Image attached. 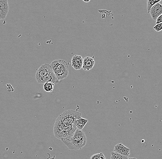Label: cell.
<instances>
[{"label":"cell","mask_w":162,"mask_h":159,"mask_svg":"<svg viewBox=\"0 0 162 159\" xmlns=\"http://www.w3.org/2000/svg\"><path fill=\"white\" fill-rule=\"evenodd\" d=\"M60 140L69 150H79L86 145L87 139L84 132L76 129L72 136Z\"/></svg>","instance_id":"6da1fadb"},{"label":"cell","mask_w":162,"mask_h":159,"mask_svg":"<svg viewBox=\"0 0 162 159\" xmlns=\"http://www.w3.org/2000/svg\"><path fill=\"white\" fill-rule=\"evenodd\" d=\"M76 129L73 125L62 122L56 119L54 125V133L57 138L60 140L69 138L73 135Z\"/></svg>","instance_id":"7a4b0ae2"},{"label":"cell","mask_w":162,"mask_h":159,"mask_svg":"<svg viewBox=\"0 0 162 159\" xmlns=\"http://www.w3.org/2000/svg\"><path fill=\"white\" fill-rule=\"evenodd\" d=\"M81 116V114L77 111L67 110L60 115L57 119L62 122L73 126L75 121L80 118Z\"/></svg>","instance_id":"3957f363"},{"label":"cell","mask_w":162,"mask_h":159,"mask_svg":"<svg viewBox=\"0 0 162 159\" xmlns=\"http://www.w3.org/2000/svg\"><path fill=\"white\" fill-rule=\"evenodd\" d=\"M53 71V69L50 64L47 63L41 65L37 70V72L35 74L36 79L46 76Z\"/></svg>","instance_id":"277c9868"},{"label":"cell","mask_w":162,"mask_h":159,"mask_svg":"<svg viewBox=\"0 0 162 159\" xmlns=\"http://www.w3.org/2000/svg\"><path fill=\"white\" fill-rule=\"evenodd\" d=\"M50 65L52 69L58 68L69 73L68 63L65 61L60 59L55 60L52 62Z\"/></svg>","instance_id":"5b68a950"},{"label":"cell","mask_w":162,"mask_h":159,"mask_svg":"<svg viewBox=\"0 0 162 159\" xmlns=\"http://www.w3.org/2000/svg\"><path fill=\"white\" fill-rule=\"evenodd\" d=\"M151 17L153 18V20H156L157 18L159 16L161 15L162 14V5L160 3H157L154 5V6L151 8L150 12Z\"/></svg>","instance_id":"8992f818"},{"label":"cell","mask_w":162,"mask_h":159,"mask_svg":"<svg viewBox=\"0 0 162 159\" xmlns=\"http://www.w3.org/2000/svg\"><path fill=\"white\" fill-rule=\"evenodd\" d=\"M130 150L129 148L126 147L123 144L120 143L115 145L114 148V152L125 157H129Z\"/></svg>","instance_id":"52a82bcc"},{"label":"cell","mask_w":162,"mask_h":159,"mask_svg":"<svg viewBox=\"0 0 162 159\" xmlns=\"http://www.w3.org/2000/svg\"><path fill=\"white\" fill-rule=\"evenodd\" d=\"M37 82L40 84H44V83L49 82V83H55L56 82L57 78L55 75L54 73V72H52L48 74L46 76L38 78L36 79Z\"/></svg>","instance_id":"ba28073f"},{"label":"cell","mask_w":162,"mask_h":159,"mask_svg":"<svg viewBox=\"0 0 162 159\" xmlns=\"http://www.w3.org/2000/svg\"><path fill=\"white\" fill-rule=\"evenodd\" d=\"M83 58L81 56L75 55L71 59V66L76 70L82 68Z\"/></svg>","instance_id":"9c48e42d"},{"label":"cell","mask_w":162,"mask_h":159,"mask_svg":"<svg viewBox=\"0 0 162 159\" xmlns=\"http://www.w3.org/2000/svg\"><path fill=\"white\" fill-rule=\"evenodd\" d=\"M95 64L94 58L87 57L83 59L82 68L85 71H89L92 69Z\"/></svg>","instance_id":"30bf717a"},{"label":"cell","mask_w":162,"mask_h":159,"mask_svg":"<svg viewBox=\"0 0 162 159\" xmlns=\"http://www.w3.org/2000/svg\"><path fill=\"white\" fill-rule=\"evenodd\" d=\"M52 69L55 75L57 80L58 81H60L63 79H65L68 76V72H65L59 69L58 68H53Z\"/></svg>","instance_id":"8fae6325"},{"label":"cell","mask_w":162,"mask_h":159,"mask_svg":"<svg viewBox=\"0 0 162 159\" xmlns=\"http://www.w3.org/2000/svg\"><path fill=\"white\" fill-rule=\"evenodd\" d=\"M88 121L86 119L81 117L75 121L73 126L76 129L82 130V128L84 127L85 125L88 123Z\"/></svg>","instance_id":"7c38bea8"},{"label":"cell","mask_w":162,"mask_h":159,"mask_svg":"<svg viewBox=\"0 0 162 159\" xmlns=\"http://www.w3.org/2000/svg\"><path fill=\"white\" fill-rule=\"evenodd\" d=\"M55 86V83L47 82L44 84L43 89L47 92H51L53 91Z\"/></svg>","instance_id":"4fadbf2b"},{"label":"cell","mask_w":162,"mask_h":159,"mask_svg":"<svg viewBox=\"0 0 162 159\" xmlns=\"http://www.w3.org/2000/svg\"><path fill=\"white\" fill-rule=\"evenodd\" d=\"M161 1V0H148L147 1V10L148 13H149L151 8L157 3L160 2Z\"/></svg>","instance_id":"5bb4252c"},{"label":"cell","mask_w":162,"mask_h":159,"mask_svg":"<svg viewBox=\"0 0 162 159\" xmlns=\"http://www.w3.org/2000/svg\"><path fill=\"white\" fill-rule=\"evenodd\" d=\"M0 9L9 10V7L7 0H0Z\"/></svg>","instance_id":"9a60e30c"},{"label":"cell","mask_w":162,"mask_h":159,"mask_svg":"<svg viewBox=\"0 0 162 159\" xmlns=\"http://www.w3.org/2000/svg\"><path fill=\"white\" fill-rule=\"evenodd\" d=\"M128 158L114 152H111V159H128Z\"/></svg>","instance_id":"2e32d148"},{"label":"cell","mask_w":162,"mask_h":159,"mask_svg":"<svg viewBox=\"0 0 162 159\" xmlns=\"http://www.w3.org/2000/svg\"><path fill=\"white\" fill-rule=\"evenodd\" d=\"M90 159H106L103 153L94 154L90 157Z\"/></svg>","instance_id":"e0dca14e"},{"label":"cell","mask_w":162,"mask_h":159,"mask_svg":"<svg viewBox=\"0 0 162 159\" xmlns=\"http://www.w3.org/2000/svg\"><path fill=\"white\" fill-rule=\"evenodd\" d=\"M9 10L0 9V20L6 18Z\"/></svg>","instance_id":"ac0fdd59"},{"label":"cell","mask_w":162,"mask_h":159,"mask_svg":"<svg viewBox=\"0 0 162 159\" xmlns=\"http://www.w3.org/2000/svg\"><path fill=\"white\" fill-rule=\"evenodd\" d=\"M154 29L157 32H160L162 30V23L160 24H156L154 26Z\"/></svg>","instance_id":"d6986e66"},{"label":"cell","mask_w":162,"mask_h":159,"mask_svg":"<svg viewBox=\"0 0 162 159\" xmlns=\"http://www.w3.org/2000/svg\"><path fill=\"white\" fill-rule=\"evenodd\" d=\"M156 21V24H160V23H162V15H161L159 16L158 18L156 19V20H155Z\"/></svg>","instance_id":"ffe728a7"},{"label":"cell","mask_w":162,"mask_h":159,"mask_svg":"<svg viewBox=\"0 0 162 159\" xmlns=\"http://www.w3.org/2000/svg\"><path fill=\"white\" fill-rule=\"evenodd\" d=\"M83 2H90V0H89V1H83Z\"/></svg>","instance_id":"44dd1931"},{"label":"cell","mask_w":162,"mask_h":159,"mask_svg":"<svg viewBox=\"0 0 162 159\" xmlns=\"http://www.w3.org/2000/svg\"><path fill=\"white\" fill-rule=\"evenodd\" d=\"M128 159H137L135 157L128 158Z\"/></svg>","instance_id":"7402d4cb"}]
</instances>
